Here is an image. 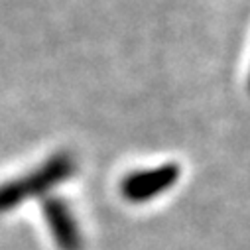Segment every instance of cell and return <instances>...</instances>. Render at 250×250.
I'll return each mask as SVG.
<instances>
[{"mask_svg":"<svg viewBox=\"0 0 250 250\" xmlns=\"http://www.w3.org/2000/svg\"><path fill=\"white\" fill-rule=\"evenodd\" d=\"M71 171H73L71 158L61 154V156H55L53 160H49L43 167L34 171L30 177H22L18 181L0 185V213L18 205L26 197H32L34 193L47 191L55 183L69 177Z\"/></svg>","mask_w":250,"mask_h":250,"instance_id":"1","label":"cell"},{"mask_svg":"<svg viewBox=\"0 0 250 250\" xmlns=\"http://www.w3.org/2000/svg\"><path fill=\"white\" fill-rule=\"evenodd\" d=\"M179 175L177 166H162L158 169H148L142 173L130 175L122 185V191L130 201H146L150 197H156L169 185L175 183Z\"/></svg>","mask_w":250,"mask_h":250,"instance_id":"2","label":"cell"},{"mask_svg":"<svg viewBox=\"0 0 250 250\" xmlns=\"http://www.w3.org/2000/svg\"><path fill=\"white\" fill-rule=\"evenodd\" d=\"M45 215H47L51 232H53L57 244L61 246V250H79V246H81L79 230H77L67 207L61 201H47Z\"/></svg>","mask_w":250,"mask_h":250,"instance_id":"3","label":"cell"}]
</instances>
